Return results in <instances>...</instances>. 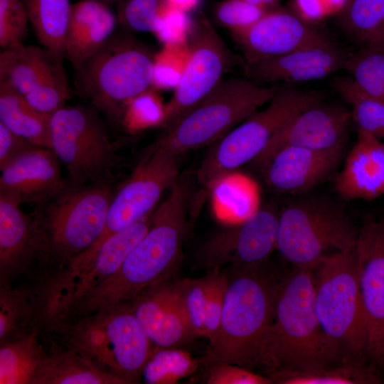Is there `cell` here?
<instances>
[{
  "mask_svg": "<svg viewBox=\"0 0 384 384\" xmlns=\"http://www.w3.org/2000/svg\"><path fill=\"white\" fill-rule=\"evenodd\" d=\"M196 174H181L154 211L150 227L111 277L88 291L72 308L74 321L122 303H131L144 289L170 279L179 267L196 196Z\"/></svg>",
  "mask_w": 384,
  "mask_h": 384,
  "instance_id": "obj_1",
  "label": "cell"
},
{
  "mask_svg": "<svg viewBox=\"0 0 384 384\" xmlns=\"http://www.w3.org/2000/svg\"><path fill=\"white\" fill-rule=\"evenodd\" d=\"M340 364L342 352L326 335L316 314L313 270L292 267L284 272L259 367L268 375Z\"/></svg>",
  "mask_w": 384,
  "mask_h": 384,
  "instance_id": "obj_2",
  "label": "cell"
},
{
  "mask_svg": "<svg viewBox=\"0 0 384 384\" xmlns=\"http://www.w3.org/2000/svg\"><path fill=\"white\" fill-rule=\"evenodd\" d=\"M220 326L209 343L204 363H225L252 370L259 367L284 273L257 267L229 268Z\"/></svg>",
  "mask_w": 384,
  "mask_h": 384,
  "instance_id": "obj_3",
  "label": "cell"
},
{
  "mask_svg": "<svg viewBox=\"0 0 384 384\" xmlns=\"http://www.w3.org/2000/svg\"><path fill=\"white\" fill-rule=\"evenodd\" d=\"M54 331L63 336L65 346L126 384L137 383L154 348L131 303L65 322Z\"/></svg>",
  "mask_w": 384,
  "mask_h": 384,
  "instance_id": "obj_4",
  "label": "cell"
},
{
  "mask_svg": "<svg viewBox=\"0 0 384 384\" xmlns=\"http://www.w3.org/2000/svg\"><path fill=\"white\" fill-rule=\"evenodd\" d=\"M155 54L132 33L117 31L76 73L90 105L114 125H122L129 103L152 87Z\"/></svg>",
  "mask_w": 384,
  "mask_h": 384,
  "instance_id": "obj_5",
  "label": "cell"
},
{
  "mask_svg": "<svg viewBox=\"0 0 384 384\" xmlns=\"http://www.w3.org/2000/svg\"><path fill=\"white\" fill-rule=\"evenodd\" d=\"M313 276L319 320L329 338L341 349L343 364L371 366L355 247L324 257L313 270Z\"/></svg>",
  "mask_w": 384,
  "mask_h": 384,
  "instance_id": "obj_6",
  "label": "cell"
},
{
  "mask_svg": "<svg viewBox=\"0 0 384 384\" xmlns=\"http://www.w3.org/2000/svg\"><path fill=\"white\" fill-rule=\"evenodd\" d=\"M358 231L334 201L302 196L279 212L276 250L293 267L313 270L326 256L353 249Z\"/></svg>",
  "mask_w": 384,
  "mask_h": 384,
  "instance_id": "obj_7",
  "label": "cell"
},
{
  "mask_svg": "<svg viewBox=\"0 0 384 384\" xmlns=\"http://www.w3.org/2000/svg\"><path fill=\"white\" fill-rule=\"evenodd\" d=\"M324 100L317 90L279 87L268 105L257 110L207 149L196 174L201 191L208 190L242 165L253 161L274 136L297 114Z\"/></svg>",
  "mask_w": 384,
  "mask_h": 384,
  "instance_id": "obj_8",
  "label": "cell"
},
{
  "mask_svg": "<svg viewBox=\"0 0 384 384\" xmlns=\"http://www.w3.org/2000/svg\"><path fill=\"white\" fill-rule=\"evenodd\" d=\"M279 87H263L247 78L224 79L156 141L180 155L208 146L268 103Z\"/></svg>",
  "mask_w": 384,
  "mask_h": 384,
  "instance_id": "obj_9",
  "label": "cell"
},
{
  "mask_svg": "<svg viewBox=\"0 0 384 384\" xmlns=\"http://www.w3.org/2000/svg\"><path fill=\"white\" fill-rule=\"evenodd\" d=\"M92 105L64 106L50 116L52 150L69 183L114 184L122 157L105 120Z\"/></svg>",
  "mask_w": 384,
  "mask_h": 384,
  "instance_id": "obj_10",
  "label": "cell"
},
{
  "mask_svg": "<svg viewBox=\"0 0 384 384\" xmlns=\"http://www.w3.org/2000/svg\"><path fill=\"white\" fill-rule=\"evenodd\" d=\"M114 184L68 183L33 213L41 228L47 263H68L89 249L102 233Z\"/></svg>",
  "mask_w": 384,
  "mask_h": 384,
  "instance_id": "obj_11",
  "label": "cell"
},
{
  "mask_svg": "<svg viewBox=\"0 0 384 384\" xmlns=\"http://www.w3.org/2000/svg\"><path fill=\"white\" fill-rule=\"evenodd\" d=\"M152 214L83 252L38 286L44 327L54 331L74 305L90 290L111 277L148 231Z\"/></svg>",
  "mask_w": 384,
  "mask_h": 384,
  "instance_id": "obj_12",
  "label": "cell"
},
{
  "mask_svg": "<svg viewBox=\"0 0 384 384\" xmlns=\"http://www.w3.org/2000/svg\"><path fill=\"white\" fill-rule=\"evenodd\" d=\"M179 156L156 140L147 147L132 173L115 190L100 237L83 252L95 250L111 235L155 210L164 193L181 174Z\"/></svg>",
  "mask_w": 384,
  "mask_h": 384,
  "instance_id": "obj_13",
  "label": "cell"
},
{
  "mask_svg": "<svg viewBox=\"0 0 384 384\" xmlns=\"http://www.w3.org/2000/svg\"><path fill=\"white\" fill-rule=\"evenodd\" d=\"M188 56L181 80L159 127H169L181 115L210 94L235 65L244 59L233 53L203 14L193 20L188 40Z\"/></svg>",
  "mask_w": 384,
  "mask_h": 384,
  "instance_id": "obj_14",
  "label": "cell"
},
{
  "mask_svg": "<svg viewBox=\"0 0 384 384\" xmlns=\"http://www.w3.org/2000/svg\"><path fill=\"white\" fill-rule=\"evenodd\" d=\"M65 58L43 46L23 45L0 53V81L39 112L51 115L65 106L72 90Z\"/></svg>",
  "mask_w": 384,
  "mask_h": 384,
  "instance_id": "obj_15",
  "label": "cell"
},
{
  "mask_svg": "<svg viewBox=\"0 0 384 384\" xmlns=\"http://www.w3.org/2000/svg\"><path fill=\"white\" fill-rule=\"evenodd\" d=\"M368 361L384 373V226L369 218L359 228L355 246Z\"/></svg>",
  "mask_w": 384,
  "mask_h": 384,
  "instance_id": "obj_16",
  "label": "cell"
},
{
  "mask_svg": "<svg viewBox=\"0 0 384 384\" xmlns=\"http://www.w3.org/2000/svg\"><path fill=\"white\" fill-rule=\"evenodd\" d=\"M279 212L270 207L209 239L199 250L198 263L208 270L257 267L267 263L276 250Z\"/></svg>",
  "mask_w": 384,
  "mask_h": 384,
  "instance_id": "obj_17",
  "label": "cell"
},
{
  "mask_svg": "<svg viewBox=\"0 0 384 384\" xmlns=\"http://www.w3.org/2000/svg\"><path fill=\"white\" fill-rule=\"evenodd\" d=\"M245 62L284 55L303 48L331 41L299 14L277 8L251 26L230 31Z\"/></svg>",
  "mask_w": 384,
  "mask_h": 384,
  "instance_id": "obj_18",
  "label": "cell"
},
{
  "mask_svg": "<svg viewBox=\"0 0 384 384\" xmlns=\"http://www.w3.org/2000/svg\"><path fill=\"white\" fill-rule=\"evenodd\" d=\"M351 112L320 101L305 108L274 136L252 161L259 168L278 149L287 146L320 151H346Z\"/></svg>",
  "mask_w": 384,
  "mask_h": 384,
  "instance_id": "obj_19",
  "label": "cell"
},
{
  "mask_svg": "<svg viewBox=\"0 0 384 384\" xmlns=\"http://www.w3.org/2000/svg\"><path fill=\"white\" fill-rule=\"evenodd\" d=\"M0 194V284H11L37 261L46 264L43 234L33 214Z\"/></svg>",
  "mask_w": 384,
  "mask_h": 384,
  "instance_id": "obj_20",
  "label": "cell"
},
{
  "mask_svg": "<svg viewBox=\"0 0 384 384\" xmlns=\"http://www.w3.org/2000/svg\"><path fill=\"white\" fill-rule=\"evenodd\" d=\"M60 164L52 149L33 146L0 169V194L38 208L66 187Z\"/></svg>",
  "mask_w": 384,
  "mask_h": 384,
  "instance_id": "obj_21",
  "label": "cell"
},
{
  "mask_svg": "<svg viewBox=\"0 0 384 384\" xmlns=\"http://www.w3.org/2000/svg\"><path fill=\"white\" fill-rule=\"evenodd\" d=\"M349 54L330 41L279 56L244 61L242 68L246 78L254 82H301L344 70Z\"/></svg>",
  "mask_w": 384,
  "mask_h": 384,
  "instance_id": "obj_22",
  "label": "cell"
},
{
  "mask_svg": "<svg viewBox=\"0 0 384 384\" xmlns=\"http://www.w3.org/2000/svg\"><path fill=\"white\" fill-rule=\"evenodd\" d=\"M134 316L154 347H180L196 338L185 316L176 282L142 290L131 302Z\"/></svg>",
  "mask_w": 384,
  "mask_h": 384,
  "instance_id": "obj_23",
  "label": "cell"
},
{
  "mask_svg": "<svg viewBox=\"0 0 384 384\" xmlns=\"http://www.w3.org/2000/svg\"><path fill=\"white\" fill-rule=\"evenodd\" d=\"M345 151L287 146L272 154L260 169L271 189L282 193H303L328 179L341 163Z\"/></svg>",
  "mask_w": 384,
  "mask_h": 384,
  "instance_id": "obj_24",
  "label": "cell"
},
{
  "mask_svg": "<svg viewBox=\"0 0 384 384\" xmlns=\"http://www.w3.org/2000/svg\"><path fill=\"white\" fill-rule=\"evenodd\" d=\"M345 200L373 201L384 194V142L357 129L356 140L334 178Z\"/></svg>",
  "mask_w": 384,
  "mask_h": 384,
  "instance_id": "obj_25",
  "label": "cell"
},
{
  "mask_svg": "<svg viewBox=\"0 0 384 384\" xmlns=\"http://www.w3.org/2000/svg\"><path fill=\"white\" fill-rule=\"evenodd\" d=\"M116 14L97 0H80L71 4L64 41V55L75 73L117 31Z\"/></svg>",
  "mask_w": 384,
  "mask_h": 384,
  "instance_id": "obj_26",
  "label": "cell"
},
{
  "mask_svg": "<svg viewBox=\"0 0 384 384\" xmlns=\"http://www.w3.org/2000/svg\"><path fill=\"white\" fill-rule=\"evenodd\" d=\"M42 328L37 287L0 284V343L25 337Z\"/></svg>",
  "mask_w": 384,
  "mask_h": 384,
  "instance_id": "obj_27",
  "label": "cell"
},
{
  "mask_svg": "<svg viewBox=\"0 0 384 384\" xmlns=\"http://www.w3.org/2000/svg\"><path fill=\"white\" fill-rule=\"evenodd\" d=\"M50 116L34 108L9 84L0 81V122L31 144L52 149Z\"/></svg>",
  "mask_w": 384,
  "mask_h": 384,
  "instance_id": "obj_28",
  "label": "cell"
},
{
  "mask_svg": "<svg viewBox=\"0 0 384 384\" xmlns=\"http://www.w3.org/2000/svg\"><path fill=\"white\" fill-rule=\"evenodd\" d=\"M39 332L0 343L1 384H37L48 356L38 342Z\"/></svg>",
  "mask_w": 384,
  "mask_h": 384,
  "instance_id": "obj_29",
  "label": "cell"
},
{
  "mask_svg": "<svg viewBox=\"0 0 384 384\" xmlns=\"http://www.w3.org/2000/svg\"><path fill=\"white\" fill-rule=\"evenodd\" d=\"M37 384H126L65 346L53 349L37 380Z\"/></svg>",
  "mask_w": 384,
  "mask_h": 384,
  "instance_id": "obj_30",
  "label": "cell"
},
{
  "mask_svg": "<svg viewBox=\"0 0 384 384\" xmlns=\"http://www.w3.org/2000/svg\"><path fill=\"white\" fill-rule=\"evenodd\" d=\"M20 1L41 45L65 58L64 41L72 4L70 0Z\"/></svg>",
  "mask_w": 384,
  "mask_h": 384,
  "instance_id": "obj_31",
  "label": "cell"
},
{
  "mask_svg": "<svg viewBox=\"0 0 384 384\" xmlns=\"http://www.w3.org/2000/svg\"><path fill=\"white\" fill-rule=\"evenodd\" d=\"M277 384H377L382 375L371 366L352 364L308 370H278L267 375Z\"/></svg>",
  "mask_w": 384,
  "mask_h": 384,
  "instance_id": "obj_32",
  "label": "cell"
},
{
  "mask_svg": "<svg viewBox=\"0 0 384 384\" xmlns=\"http://www.w3.org/2000/svg\"><path fill=\"white\" fill-rule=\"evenodd\" d=\"M200 364L199 359L178 347H154L141 377L148 384H176L193 375Z\"/></svg>",
  "mask_w": 384,
  "mask_h": 384,
  "instance_id": "obj_33",
  "label": "cell"
},
{
  "mask_svg": "<svg viewBox=\"0 0 384 384\" xmlns=\"http://www.w3.org/2000/svg\"><path fill=\"white\" fill-rule=\"evenodd\" d=\"M337 92L351 107V117L357 129L364 131L384 142V102L363 92L351 78L334 80Z\"/></svg>",
  "mask_w": 384,
  "mask_h": 384,
  "instance_id": "obj_34",
  "label": "cell"
},
{
  "mask_svg": "<svg viewBox=\"0 0 384 384\" xmlns=\"http://www.w3.org/2000/svg\"><path fill=\"white\" fill-rule=\"evenodd\" d=\"M340 20L353 39L370 46L384 27V0H347Z\"/></svg>",
  "mask_w": 384,
  "mask_h": 384,
  "instance_id": "obj_35",
  "label": "cell"
},
{
  "mask_svg": "<svg viewBox=\"0 0 384 384\" xmlns=\"http://www.w3.org/2000/svg\"><path fill=\"white\" fill-rule=\"evenodd\" d=\"M345 70L356 85L373 98L384 102V49L363 46L349 54Z\"/></svg>",
  "mask_w": 384,
  "mask_h": 384,
  "instance_id": "obj_36",
  "label": "cell"
},
{
  "mask_svg": "<svg viewBox=\"0 0 384 384\" xmlns=\"http://www.w3.org/2000/svg\"><path fill=\"white\" fill-rule=\"evenodd\" d=\"M117 18L122 30L129 33H154L167 6L166 0H119Z\"/></svg>",
  "mask_w": 384,
  "mask_h": 384,
  "instance_id": "obj_37",
  "label": "cell"
},
{
  "mask_svg": "<svg viewBox=\"0 0 384 384\" xmlns=\"http://www.w3.org/2000/svg\"><path fill=\"white\" fill-rule=\"evenodd\" d=\"M181 305L193 334L205 338L204 317L208 274L198 279L184 278L176 282Z\"/></svg>",
  "mask_w": 384,
  "mask_h": 384,
  "instance_id": "obj_38",
  "label": "cell"
},
{
  "mask_svg": "<svg viewBox=\"0 0 384 384\" xmlns=\"http://www.w3.org/2000/svg\"><path fill=\"white\" fill-rule=\"evenodd\" d=\"M188 56V42L164 45L155 54L152 87L158 90H174L181 80Z\"/></svg>",
  "mask_w": 384,
  "mask_h": 384,
  "instance_id": "obj_39",
  "label": "cell"
},
{
  "mask_svg": "<svg viewBox=\"0 0 384 384\" xmlns=\"http://www.w3.org/2000/svg\"><path fill=\"white\" fill-rule=\"evenodd\" d=\"M29 22L26 9L20 0H0V46L2 50L24 45Z\"/></svg>",
  "mask_w": 384,
  "mask_h": 384,
  "instance_id": "obj_40",
  "label": "cell"
},
{
  "mask_svg": "<svg viewBox=\"0 0 384 384\" xmlns=\"http://www.w3.org/2000/svg\"><path fill=\"white\" fill-rule=\"evenodd\" d=\"M159 91L151 87L136 97L127 106L122 125L132 130L147 126L159 127L165 105L162 104Z\"/></svg>",
  "mask_w": 384,
  "mask_h": 384,
  "instance_id": "obj_41",
  "label": "cell"
},
{
  "mask_svg": "<svg viewBox=\"0 0 384 384\" xmlns=\"http://www.w3.org/2000/svg\"><path fill=\"white\" fill-rule=\"evenodd\" d=\"M270 11L242 0H223L215 6L214 16L219 25L235 31L251 26Z\"/></svg>",
  "mask_w": 384,
  "mask_h": 384,
  "instance_id": "obj_42",
  "label": "cell"
},
{
  "mask_svg": "<svg viewBox=\"0 0 384 384\" xmlns=\"http://www.w3.org/2000/svg\"><path fill=\"white\" fill-rule=\"evenodd\" d=\"M208 287L205 309V338L209 343L217 335L221 322L225 292L227 285L226 272L219 267L209 270Z\"/></svg>",
  "mask_w": 384,
  "mask_h": 384,
  "instance_id": "obj_43",
  "label": "cell"
},
{
  "mask_svg": "<svg viewBox=\"0 0 384 384\" xmlns=\"http://www.w3.org/2000/svg\"><path fill=\"white\" fill-rule=\"evenodd\" d=\"M193 23L183 11L166 6L154 33L164 45L185 43L188 42Z\"/></svg>",
  "mask_w": 384,
  "mask_h": 384,
  "instance_id": "obj_44",
  "label": "cell"
},
{
  "mask_svg": "<svg viewBox=\"0 0 384 384\" xmlns=\"http://www.w3.org/2000/svg\"><path fill=\"white\" fill-rule=\"evenodd\" d=\"M206 383L208 384H271L263 376L247 368L230 363H219L207 366Z\"/></svg>",
  "mask_w": 384,
  "mask_h": 384,
  "instance_id": "obj_45",
  "label": "cell"
},
{
  "mask_svg": "<svg viewBox=\"0 0 384 384\" xmlns=\"http://www.w3.org/2000/svg\"><path fill=\"white\" fill-rule=\"evenodd\" d=\"M33 146L0 122V169Z\"/></svg>",
  "mask_w": 384,
  "mask_h": 384,
  "instance_id": "obj_46",
  "label": "cell"
},
{
  "mask_svg": "<svg viewBox=\"0 0 384 384\" xmlns=\"http://www.w3.org/2000/svg\"><path fill=\"white\" fill-rule=\"evenodd\" d=\"M296 4L299 16L307 21L319 18L326 10L322 0H296Z\"/></svg>",
  "mask_w": 384,
  "mask_h": 384,
  "instance_id": "obj_47",
  "label": "cell"
},
{
  "mask_svg": "<svg viewBox=\"0 0 384 384\" xmlns=\"http://www.w3.org/2000/svg\"><path fill=\"white\" fill-rule=\"evenodd\" d=\"M253 5L260 6L269 10L279 7V0H242Z\"/></svg>",
  "mask_w": 384,
  "mask_h": 384,
  "instance_id": "obj_48",
  "label": "cell"
},
{
  "mask_svg": "<svg viewBox=\"0 0 384 384\" xmlns=\"http://www.w3.org/2000/svg\"><path fill=\"white\" fill-rule=\"evenodd\" d=\"M369 46H376L384 49V27L374 40L373 43Z\"/></svg>",
  "mask_w": 384,
  "mask_h": 384,
  "instance_id": "obj_49",
  "label": "cell"
},
{
  "mask_svg": "<svg viewBox=\"0 0 384 384\" xmlns=\"http://www.w3.org/2000/svg\"><path fill=\"white\" fill-rule=\"evenodd\" d=\"M347 0H326V4L329 7V9L334 10L340 6H344Z\"/></svg>",
  "mask_w": 384,
  "mask_h": 384,
  "instance_id": "obj_50",
  "label": "cell"
},
{
  "mask_svg": "<svg viewBox=\"0 0 384 384\" xmlns=\"http://www.w3.org/2000/svg\"><path fill=\"white\" fill-rule=\"evenodd\" d=\"M97 1H100L101 2H103L106 4H112V3H117L119 0H97Z\"/></svg>",
  "mask_w": 384,
  "mask_h": 384,
  "instance_id": "obj_51",
  "label": "cell"
},
{
  "mask_svg": "<svg viewBox=\"0 0 384 384\" xmlns=\"http://www.w3.org/2000/svg\"><path fill=\"white\" fill-rule=\"evenodd\" d=\"M383 223H384V216H383V218L382 219V220H380Z\"/></svg>",
  "mask_w": 384,
  "mask_h": 384,
  "instance_id": "obj_52",
  "label": "cell"
},
{
  "mask_svg": "<svg viewBox=\"0 0 384 384\" xmlns=\"http://www.w3.org/2000/svg\"><path fill=\"white\" fill-rule=\"evenodd\" d=\"M380 222H381V221H380ZM381 223H382V222H381ZM382 224H383V226H384V223H382Z\"/></svg>",
  "mask_w": 384,
  "mask_h": 384,
  "instance_id": "obj_53",
  "label": "cell"
}]
</instances>
